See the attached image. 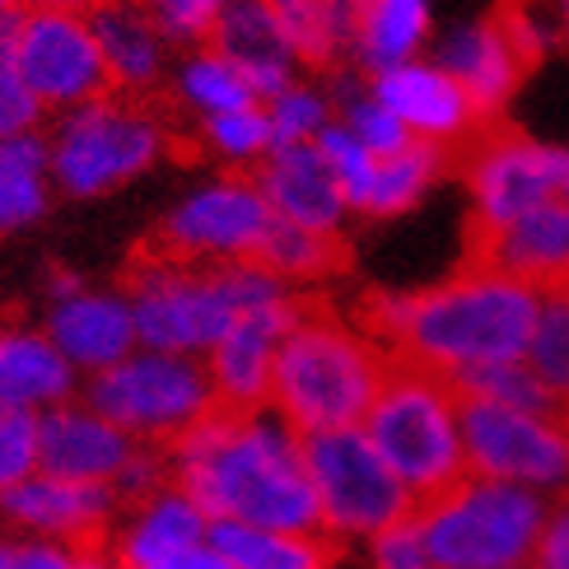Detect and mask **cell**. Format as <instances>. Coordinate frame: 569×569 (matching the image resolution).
<instances>
[{"label": "cell", "mask_w": 569, "mask_h": 569, "mask_svg": "<svg viewBox=\"0 0 569 569\" xmlns=\"http://www.w3.org/2000/svg\"><path fill=\"white\" fill-rule=\"evenodd\" d=\"M173 99L206 122V117H224V112H243V108H257V93L252 84L233 70L224 57H216L210 47H197L192 57L178 66L173 76Z\"/></svg>", "instance_id": "obj_30"}, {"label": "cell", "mask_w": 569, "mask_h": 569, "mask_svg": "<svg viewBox=\"0 0 569 569\" xmlns=\"http://www.w3.org/2000/svg\"><path fill=\"white\" fill-rule=\"evenodd\" d=\"M173 486L206 509L210 523H243L290 537H327L303 439L267 411H216L169 448Z\"/></svg>", "instance_id": "obj_1"}, {"label": "cell", "mask_w": 569, "mask_h": 569, "mask_svg": "<svg viewBox=\"0 0 569 569\" xmlns=\"http://www.w3.org/2000/svg\"><path fill=\"white\" fill-rule=\"evenodd\" d=\"M383 369L388 355L337 303L322 295H295V322L284 331L271 373V411L299 439L360 430Z\"/></svg>", "instance_id": "obj_3"}, {"label": "cell", "mask_w": 569, "mask_h": 569, "mask_svg": "<svg viewBox=\"0 0 569 569\" xmlns=\"http://www.w3.org/2000/svg\"><path fill=\"white\" fill-rule=\"evenodd\" d=\"M169 150H173L169 112L154 99H127V93H103V99L61 112L47 127L57 192L76 201L117 192V187L154 169Z\"/></svg>", "instance_id": "obj_6"}, {"label": "cell", "mask_w": 569, "mask_h": 569, "mask_svg": "<svg viewBox=\"0 0 569 569\" xmlns=\"http://www.w3.org/2000/svg\"><path fill=\"white\" fill-rule=\"evenodd\" d=\"M458 425H462L471 477L523 486V490L569 486V425L565 420L458 397Z\"/></svg>", "instance_id": "obj_13"}, {"label": "cell", "mask_w": 569, "mask_h": 569, "mask_svg": "<svg viewBox=\"0 0 569 569\" xmlns=\"http://www.w3.org/2000/svg\"><path fill=\"white\" fill-rule=\"evenodd\" d=\"M42 471V435L33 411L0 416V495H10Z\"/></svg>", "instance_id": "obj_38"}, {"label": "cell", "mask_w": 569, "mask_h": 569, "mask_svg": "<svg viewBox=\"0 0 569 569\" xmlns=\"http://www.w3.org/2000/svg\"><path fill=\"white\" fill-rule=\"evenodd\" d=\"M33 6H89V0H0V23H10V19H19L23 10H33Z\"/></svg>", "instance_id": "obj_43"}, {"label": "cell", "mask_w": 569, "mask_h": 569, "mask_svg": "<svg viewBox=\"0 0 569 569\" xmlns=\"http://www.w3.org/2000/svg\"><path fill=\"white\" fill-rule=\"evenodd\" d=\"M80 373L61 360V350L33 327H0V416L10 411H52L76 401Z\"/></svg>", "instance_id": "obj_24"}, {"label": "cell", "mask_w": 569, "mask_h": 569, "mask_svg": "<svg viewBox=\"0 0 569 569\" xmlns=\"http://www.w3.org/2000/svg\"><path fill=\"white\" fill-rule=\"evenodd\" d=\"M271 206L252 178H216L182 197L146 248L187 267H229L252 262L271 229Z\"/></svg>", "instance_id": "obj_12"}, {"label": "cell", "mask_w": 569, "mask_h": 569, "mask_svg": "<svg viewBox=\"0 0 569 569\" xmlns=\"http://www.w3.org/2000/svg\"><path fill=\"white\" fill-rule=\"evenodd\" d=\"M318 150H322V159L331 163V173H337L341 197H346L355 210H365L369 197H373L378 154H369L346 127H322V131H318Z\"/></svg>", "instance_id": "obj_35"}, {"label": "cell", "mask_w": 569, "mask_h": 569, "mask_svg": "<svg viewBox=\"0 0 569 569\" xmlns=\"http://www.w3.org/2000/svg\"><path fill=\"white\" fill-rule=\"evenodd\" d=\"M47 341L76 373H103L140 350L136 313L127 290H89L80 276H52V308H47Z\"/></svg>", "instance_id": "obj_15"}, {"label": "cell", "mask_w": 569, "mask_h": 569, "mask_svg": "<svg viewBox=\"0 0 569 569\" xmlns=\"http://www.w3.org/2000/svg\"><path fill=\"white\" fill-rule=\"evenodd\" d=\"M0 569H10V541H0Z\"/></svg>", "instance_id": "obj_45"}, {"label": "cell", "mask_w": 569, "mask_h": 569, "mask_svg": "<svg viewBox=\"0 0 569 569\" xmlns=\"http://www.w3.org/2000/svg\"><path fill=\"white\" fill-rule=\"evenodd\" d=\"M341 103H346V131L360 140L369 154H378V159H388V154H397V150H407L411 140H416V136L401 127L383 103L373 99V89H369V93L350 89V93H341Z\"/></svg>", "instance_id": "obj_37"}, {"label": "cell", "mask_w": 569, "mask_h": 569, "mask_svg": "<svg viewBox=\"0 0 569 569\" xmlns=\"http://www.w3.org/2000/svg\"><path fill=\"white\" fill-rule=\"evenodd\" d=\"M565 19H569V0H565Z\"/></svg>", "instance_id": "obj_46"}, {"label": "cell", "mask_w": 569, "mask_h": 569, "mask_svg": "<svg viewBox=\"0 0 569 569\" xmlns=\"http://www.w3.org/2000/svg\"><path fill=\"white\" fill-rule=\"evenodd\" d=\"M462 267L528 284L532 295L569 290V206H541L495 229L467 224Z\"/></svg>", "instance_id": "obj_14"}, {"label": "cell", "mask_w": 569, "mask_h": 569, "mask_svg": "<svg viewBox=\"0 0 569 569\" xmlns=\"http://www.w3.org/2000/svg\"><path fill=\"white\" fill-rule=\"evenodd\" d=\"M197 140L233 163H248V159H267L276 150V131H271V117L267 108H243V112H224V117H206L197 127Z\"/></svg>", "instance_id": "obj_34"}, {"label": "cell", "mask_w": 569, "mask_h": 569, "mask_svg": "<svg viewBox=\"0 0 569 569\" xmlns=\"http://www.w3.org/2000/svg\"><path fill=\"white\" fill-rule=\"evenodd\" d=\"M365 435L397 471V481L411 490L416 509L435 505L439 495L471 477L458 425V392L435 369L388 360L378 397L365 416Z\"/></svg>", "instance_id": "obj_5"}, {"label": "cell", "mask_w": 569, "mask_h": 569, "mask_svg": "<svg viewBox=\"0 0 569 569\" xmlns=\"http://www.w3.org/2000/svg\"><path fill=\"white\" fill-rule=\"evenodd\" d=\"M373 99L383 103L416 140H430L443 150H462L495 117H481L471 93L439 66H392L373 76Z\"/></svg>", "instance_id": "obj_18"}, {"label": "cell", "mask_w": 569, "mask_h": 569, "mask_svg": "<svg viewBox=\"0 0 569 569\" xmlns=\"http://www.w3.org/2000/svg\"><path fill=\"white\" fill-rule=\"evenodd\" d=\"M453 169L471 187L467 224L495 229L541 206H569V150L537 146L500 117L453 154Z\"/></svg>", "instance_id": "obj_10"}, {"label": "cell", "mask_w": 569, "mask_h": 569, "mask_svg": "<svg viewBox=\"0 0 569 569\" xmlns=\"http://www.w3.org/2000/svg\"><path fill=\"white\" fill-rule=\"evenodd\" d=\"M523 365L537 373V383L551 392L560 416L569 420V290L541 295L537 327H532Z\"/></svg>", "instance_id": "obj_33"}, {"label": "cell", "mask_w": 569, "mask_h": 569, "mask_svg": "<svg viewBox=\"0 0 569 569\" xmlns=\"http://www.w3.org/2000/svg\"><path fill=\"white\" fill-rule=\"evenodd\" d=\"M70 569H117V560L108 556V547H80Z\"/></svg>", "instance_id": "obj_44"}, {"label": "cell", "mask_w": 569, "mask_h": 569, "mask_svg": "<svg viewBox=\"0 0 569 569\" xmlns=\"http://www.w3.org/2000/svg\"><path fill=\"white\" fill-rule=\"evenodd\" d=\"M541 295L505 276L458 271L420 295H383L369 290L355 299L350 322L388 355L411 360L435 373L481 369L523 360L532 327H537Z\"/></svg>", "instance_id": "obj_2"}, {"label": "cell", "mask_w": 569, "mask_h": 569, "mask_svg": "<svg viewBox=\"0 0 569 569\" xmlns=\"http://www.w3.org/2000/svg\"><path fill=\"white\" fill-rule=\"evenodd\" d=\"M453 169V150L430 146V140H411L407 150H397L388 159H378L373 173V197H369V216H397L411 201L425 197V187H435L439 173Z\"/></svg>", "instance_id": "obj_32"}, {"label": "cell", "mask_w": 569, "mask_h": 569, "mask_svg": "<svg viewBox=\"0 0 569 569\" xmlns=\"http://www.w3.org/2000/svg\"><path fill=\"white\" fill-rule=\"evenodd\" d=\"M425 23H430L425 0H369L360 33H355V47H360V57L383 76L392 66H407V57L425 38Z\"/></svg>", "instance_id": "obj_31"}, {"label": "cell", "mask_w": 569, "mask_h": 569, "mask_svg": "<svg viewBox=\"0 0 569 569\" xmlns=\"http://www.w3.org/2000/svg\"><path fill=\"white\" fill-rule=\"evenodd\" d=\"M303 462L322 509V532L331 541H373L416 518L411 490L397 481V471L383 462L365 430L308 435Z\"/></svg>", "instance_id": "obj_9"}, {"label": "cell", "mask_w": 569, "mask_h": 569, "mask_svg": "<svg viewBox=\"0 0 569 569\" xmlns=\"http://www.w3.org/2000/svg\"><path fill=\"white\" fill-rule=\"evenodd\" d=\"M439 70H448V76L471 93V103L481 108V117H500L518 76L528 70V61L518 57L513 38L500 29V19L490 14L486 23H471V29L453 33L439 47Z\"/></svg>", "instance_id": "obj_25"}, {"label": "cell", "mask_w": 569, "mask_h": 569, "mask_svg": "<svg viewBox=\"0 0 569 569\" xmlns=\"http://www.w3.org/2000/svg\"><path fill=\"white\" fill-rule=\"evenodd\" d=\"M267 117H271L276 146H303V140H313L327 127V103L313 89H284L280 99H271Z\"/></svg>", "instance_id": "obj_39"}, {"label": "cell", "mask_w": 569, "mask_h": 569, "mask_svg": "<svg viewBox=\"0 0 569 569\" xmlns=\"http://www.w3.org/2000/svg\"><path fill=\"white\" fill-rule=\"evenodd\" d=\"M84 401L136 443L163 448V453L220 411L206 360L163 350H136L122 365L93 373Z\"/></svg>", "instance_id": "obj_8"}, {"label": "cell", "mask_w": 569, "mask_h": 569, "mask_svg": "<svg viewBox=\"0 0 569 569\" xmlns=\"http://www.w3.org/2000/svg\"><path fill=\"white\" fill-rule=\"evenodd\" d=\"M42 122H47V108L38 103V93L19 80L10 57L0 52V140L42 136Z\"/></svg>", "instance_id": "obj_40"}, {"label": "cell", "mask_w": 569, "mask_h": 569, "mask_svg": "<svg viewBox=\"0 0 569 569\" xmlns=\"http://www.w3.org/2000/svg\"><path fill=\"white\" fill-rule=\"evenodd\" d=\"M547 513L537 490L467 477L435 505H420L416 528L439 569H528Z\"/></svg>", "instance_id": "obj_7"}, {"label": "cell", "mask_w": 569, "mask_h": 569, "mask_svg": "<svg viewBox=\"0 0 569 569\" xmlns=\"http://www.w3.org/2000/svg\"><path fill=\"white\" fill-rule=\"evenodd\" d=\"M284 280L267 276L262 267L229 262V267H187L154 248L136 257L127 276V299L136 313L140 350L163 355H210L224 331L239 322L248 308L284 299Z\"/></svg>", "instance_id": "obj_4"}, {"label": "cell", "mask_w": 569, "mask_h": 569, "mask_svg": "<svg viewBox=\"0 0 569 569\" xmlns=\"http://www.w3.org/2000/svg\"><path fill=\"white\" fill-rule=\"evenodd\" d=\"M0 518L33 537V541H57V547H103V537L122 518V500L108 486H80L61 477H29L10 495H0Z\"/></svg>", "instance_id": "obj_16"}, {"label": "cell", "mask_w": 569, "mask_h": 569, "mask_svg": "<svg viewBox=\"0 0 569 569\" xmlns=\"http://www.w3.org/2000/svg\"><path fill=\"white\" fill-rule=\"evenodd\" d=\"M252 182H257V192L267 197L276 220L299 224V229H318V233L341 229V216H346L341 182L313 140H303V146H276L262 159V169L252 173Z\"/></svg>", "instance_id": "obj_21"}, {"label": "cell", "mask_w": 569, "mask_h": 569, "mask_svg": "<svg viewBox=\"0 0 569 569\" xmlns=\"http://www.w3.org/2000/svg\"><path fill=\"white\" fill-rule=\"evenodd\" d=\"M290 322H295V295L248 308L220 337V346L206 355V373H210V388H216L220 411L271 407V373H276V355Z\"/></svg>", "instance_id": "obj_17"}, {"label": "cell", "mask_w": 569, "mask_h": 569, "mask_svg": "<svg viewBox=\"0 0 569 569\" xmlns=\"http://www.w3.org/2000/svg\"><path fill=\"white\" fill-rule=\"evenodd\" d=\"M0 52L38 93V103L57 117L112 93L99 38L80 6H33L0 23Z\"/></svg>", "instance_id": "obj_11"}, {"label": "cell", "mask_w": 569, "mask_h": 569, "mask_svg": "<svg viewBox=\"0 0 569 569\" xmlns=\"http://www.w3.org/2000/svg\"><path fill=\"white\" fill-rule=\"evenodd\" d=\"M206 47L239 70L257 99H280L284 89H295V80H290L295 52H290V42H284L280 19L262 0H233L216 29H210Z\"/></svg>", "instance_id": "obj_23"}, {"label": "cell", "mask_w": 569, "mask_h": 569, "mask_svg": "<svg viewBox=\"0 0 569 569\" xmlns=\"http://www.w3.org/2000/svg\"><path fill=\"white\" fill-rule=\"evenodd\" d=\"M350 262V243L341 233H318V229H299L271 220L262 248L248 267H262L276 280H318V276H337Z\"/></svg>", "instance_id": "obj_29"}, {"label": "cell", "mask_w": 569, "mask_h": 569, "mask_svg": "<svg viewBox=\"0 0 569 569\" xmlns=\"http://www.w3.org/2000/svg\"><path fill=\"white\" fill-rule=\"evenodd\" d=\"M206 541H210L206 509L182 486L169 481L140 505H127V513L108 532V556L117 560V569H154L206 547Z\"/></svg>", "instance_id": "obj_20"}, {"label": "cell", "mask_w": 569, "mask_h": 569, "mask_svg": "<svg viewBox=\"0 0 569 569\" xmlns=\"http://www.w3.org/2000/svg\"><path fill=\"white\" fill-rule=\"evenodd\" d=\"M136 6L154 19V29L169 47H206L210 29L233 0H136Z\"/></svg>", "instance_id": "obj_36"}, {"label": "cell", "mask_w": 569, "mask_h": 569, "mask_svg": "<svg viewBox=\"0 0 569 569\" xmlns=\"http://www.w3.org/2000/svg\"><path fill=\"white\" fill-rule=\"evenodd\" d=\"M84 14L93 38H99L112 93L154 99V89L163 84V70H169V42L154 29V19L136 0H89Z\"/></svg>", "instance_id": "obj_22"}, {"label": "cell", "mask_w": 569, "mask_h": 569, "mask_svg": "<svg viewBox=\"0 0 569 569\" xmlns=\"http://www.w3.org/2000/svg\"><path fill=\"white\" fill-rule=\"evenodd\" d=\"M369 547H373V569H439L430 547H425L420 528H416V518L388 528L383 537H373Z\"/></svg>", "instance_id": "obj_41"}, {"label": "cell", "mask_w": 569, "mask_h": 569, "mask_svg": "<svg viewBox=\"0 0 569 569\" xmlns=\"http://www.w3.org/2000/svg\"><path fill=\"white\" fill-rule=\"evenodd\" d=\"M303 66H337L360 33L369 0H262Z\"/></svg>", "instance_id": "obj_26"}, {"label": "cell", "mask_w": 569, "mask_h": 569, "mask_svg": "<svg viewBox=\"0 0 569 569\" xmlns=\"http://www.w3.org/2000/svg\"><path fill=\"white\" fill-rule=\"evenodd\" d=\"M528 569H569V495L547 513V528H541Z\"/></svg>", "instance_id": "obj_42"}, {"label": "cell", "mask_w": 569, "mask_h": 569, "mask_svg": "<svg viewBox=\"0 0 569 569\" xmlns=\"http://www.w3.org/2000/svg\"><path fill=\"white\" fill-rule=\"evenodd\" d=\"M210 547L229 569H331L337 560L331 537H290L243 523H210Z\"/></svg>", "instance_id": "obj_28"}, {"label": "cell", "mask_w": 569, "mask_h": 569, "mask_svg": "<svg viewBox=\"0 0 569 569\" xmlns=\"http://www.w3.org/2000/svg\"><path fill=\"white\" fill-rule=\"evenodd\" d=\"M38 435H42V471L61 481H80V486H117L131 458L146 443H136L122 435L112 420H103L89 401H66L38 416Z\"/></svg>", "instance_id": "obj_19"}, {"label": "cell", "mask_w": 569, "mask_h": 569, "mask_svg": "<svg viewBox=\"0 0 569 569\" xmlns=\"http://www.w3.org/2000/svg\"><path fill=\"white\" fill-rule=\"evenodd\" d=\"M57 197L47 136L0 140V233L33 229Z\"/></svg>", "instance_id": "obj_27"}]
</instances>
